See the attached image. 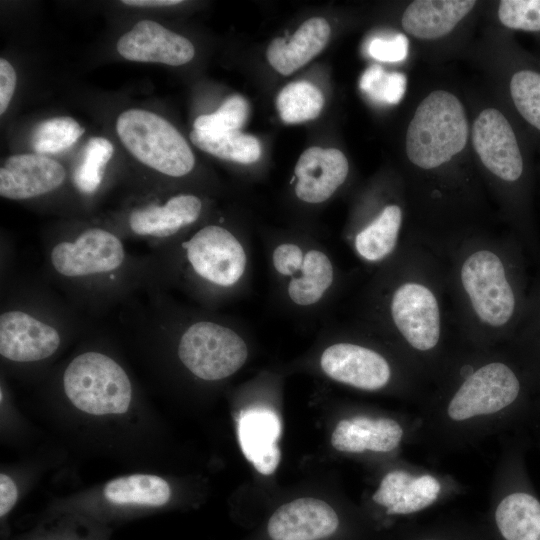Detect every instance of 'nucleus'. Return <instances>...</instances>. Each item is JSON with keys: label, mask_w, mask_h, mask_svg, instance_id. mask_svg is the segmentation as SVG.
Returning a JSON list of instances; mask_svg holds the SVG:
<instances>
[{"label": "nucleus", "mask_w": 540, "mask_h": 540, "mask_svg": "<svg viewBox=\"0 0 540 540\" xmlns=\"http://www.w3.org/2000/svg\"><path fill=\"white\" fill-rule=\"evenodd\" d=\"M113 152V145L103 137H92L88 140L82 161L73 175L74 184L79 191L91 194L98 189Z\"/></svg>", "instance_id": "cd10ccee"}, {"label": "nucleus", "mask_w": 540, "mask_h": 540, "mask_svg": "<svg viewBox=\"0 0 540 540\" xmlns=\"http://www.w3.org/2000/svg\"><path fill=\"white\" fill-rule=\"evenodd\" d=\"M408 52V40L398 34L392 38L376 37L368 45V53L376 60L383 62H398L406 58Z\"/></svg>", "instance_id": "c9c22d12"}, {"label": "nucleus", "mask_w": 540, "mask_h": 540, "mask_svg": "<svg viewBox=\"0 0 540 540\" xmlns=\"http://www.w3.org/2000/svg\"><path fill=\"white\" fill-rule=\"evenodd\" d=\"M335 276L329 255L319 248L308 249L301 271L288 280L286 294L298 307L316 305L333 287Z\"/></svg>", "instance_id": "412c9836"}, {"label": "nucleus", "mask_w": 540, "mask_h": 540, "mask_svg": "<svg viewBox=\"0 0 540 540\" xmlns=\"http://www.w3.org/2000/svg\"><path fill=\"white\" fill-rule=\"evenodd\" d=\"M124 260L121 240L101 228L87 229L73 241H62L50 253L53 268L65 277L109 273L118 269Z\"/></svg>", "instance_id": "1a4fd4ad"}, {"label": "nucleus", "mask_w": 540, "mask_h": 540, "mask_svg": "<svg viewBox=\"0 0 540 540\" xmlns=\"http://www.w3.org/2000/svg\"><path fill=\"white\" fill-rule=\"evenodd\" d=\"M281 425L270 409L253 408L243 411L238 420V438L241 449L255 469L270 475L277 469L281 453L278 438Z\"/></svg>", "instance_id": "f3484780"}, {"label": "nucleus", "mask_w": 540, "mask_h": 540, "mask_svg": "<svg viewBox=\"0 0 540 540\" xmlns=\"http://www.w3.org/2000/svg\"><path fill=\"white\" fill-rule=\"evenodd\" d=\"M475 4L472 0H416L406 7L401 25L415 38L438 39L449 34Z\"/></svg>", "instance_id": "aec40b11"}, {"label": "nucleus", "mask_w": 540, "mask_h": 540, "mask_svg": "<svg viewBox=\"0 0 540 540\" xmlns=\"http://www.w3.org/2000/svg\"><path fill=\"white\" fill-rule=\"evenodd\" d=\"M404 211L400 203H385L372 217L350 233V245L357 257L381 266L399 250L404 238Z\"/></svg>", "instance_id": "dca6fc26"}, {"label": "nucleus", "mask_w": 540, "mask_h": 540, "mask_svg": "<svg viewBox=\"0 0 540 540\" xmlns=\"http://www.w3.org/2000/svg\"><path fill=\"white\" fill-rule=\"evenodd\" d=\"M66 171L56 160L42 154H17L0 169V195L24 200L49 193L65 180Z\"/></svg>", "instance_id": "2eb2a0df"}, {"label": "nucleus", "mask_w": 540, "mask_h": 540, "mask_svg": "<svg viewBox=\"0 0 540 540\" xmlns=\"http://www.w3.org/2000/svg\"><path fill=\"white\" fill-rule=\"evenodd\" d=\"M508 89L520 118L540 135V71L527 65L518 66L510 76Z\"/></svg>", "instance_id": "a878e982"}, {"label": "nucleus", "mask_w": 540, "mask_h": 540, "mask_svg": "<svg viewBox=\"0 0 540 540\" xmlns=\"http://www.w3.org/2000/svg\"><path fill=\"white\" fill-rule=\"evenodd\" d=\"M63 389L78 410L95 416L125 413L132 401L131 381L110 356L87 351L66 367Z\"/></svg>", "instance_id": "39448f33"}, {"label": "nucleus", "mask_w": 540, "mask_h": 540, "mask_svg": "<svg viewBox=\"0 0 540 540\" xmlns=\"http://www.w3.org/2000/svg\"><path fill=\"white\" fill-rule=\"evenodd\" d=\"M170 484L152 474H130L110 480L103 488L104 498L114 505L161 507L171 498Z\"/></svg>", "instance_id": "5701e85b"}, {"label": "nucleus", "mask_w": 540, "mask_h": 540, "mask_svg": "<svg viewBox=\"0 0 540 540\" xmlns=\"http://www.w3.org/2000/svg\"><path fill=\"white\" fill-rule=\"evenodd\" d=\"M331 27L326 19L306 20L289 40L275 38L268 46L269 64L280 74L288 76L310 62L326 46Z\"/></svg>", "instance_id": "6ab92c4d"}, {"label": "nucleus", "mask_w": 540, "mask_h": 540, "mask_svg": "<svg viewBox=\"0 0 540 540\" xmlns=\"http://www.w3.org/2000/svg\"><path fill=\"white\" fill-rule=\"evenodd\" d=\"M535 337H540V273L529 288L525 314L513 340Z\"/></svg>", "instance_id": "f704fd0d"}, {"label": "nucleus", "mask_w": 540, "mask_h": 540, "mask_svg": "<svg viewBox=\"0 0 540 540\" xmlns=\"http://www.w3.org/2000/svg\"><path fill=\"white\" fill-rule=\"evenodd\" d=\"M460 383L447 406L455 421L500 412L518 401L533 381L528 369L522 372L503 358L485 359L464 369Z\"/></svg>", "instance_id": "20e7f679"}, {"label": "nucleus", "mask_w": 540, "mask_h": 540, "mask_svg": "<svg viewBox=\"0 0 540 540\" xmlns=\"http://www.w3.org/2000/svg\"><path fill=\"white\" fill-rule=\"evenodd\" d=\"M306 251L297 243L277 244L271 253V263L278 276L291 279L302 269Z\"/></svg>", "instance_id": "473e14b6"}, {"label": "nucleus", "mask_w": 540, "mask_h": 540, "mask_svg": "<svg viewBox=\"0 0 540 540\" xmlns=\"http://www.w3.org/2000/svg\"><path fill=\"white\" fill-rule=\"evenodd\" d=\"M497 14L500 23L511 30L540 32V0H503Z\"/></svg>", "instance_id": "2f4dec72"}, {"label": "nucleus", "mask_w": 540, "mask_h": 540, "mask_svg": "<svg viewBox=\"0 0 540 540\" xmlns=\"http://www.w3.org/2000/svg\"><path fill=\"white\" fill-rule=\"evenodd\" d=\"M436 252L445 263L454 326L463 337L478 346L511 342L530 288L527 253L517 236L475 228Z\"/></svg>", "instance_id": "f257e3e1"}, {"label": "nucleus", "mask_w": 540, "mask_h": 540, "mask_svg": "<svg viewBox=\"0 0 540 540\" xmlns=\"http://www.w3.org/2000/svg\"><path fill=\"white\" fill-rule=\"evenodd\" d=\"M191 142L200 150L215 157L251 164L261 156L259 140L239 130L222 133H206L193 129L190 133Z\"/></svg>", "instance_id": "b1692460"}, {"label": "nucleus", "mask_w": 540, "mask_h": 540, "mask_svg": "<svg viewBox=\"0 0 540 540\" xmlns=\"http://www.w3.org/2000/svg\"><path fill=\"white\" fill-rule=\"evenodd\" d=\"M59 332L51 325L19 310L0 316V354L14 362H35L53 355L60 346Z\"/></svg>", "instance_id": "f8f14e48"}, {"label": "nucleus", "mask_w": 540, "mask_h": 540, "mask_svg": "<svg viewBox=\"0 0 540 540\" xmlns=\"http://www.w3.org/2000/svg\"><path fill=\"white\" fill-rule=\"evenodd\" d=\"M339 518L325 501L305 497L280 506L270 517L272 540H322L337 530Z\"/></svg>", "instance_id": "ddd939ff"}, {"label": "nucleus", "mask_w": 540, "mask_h": 540, "mask_svg": "<svg viewBox=\"0 0 540 540\" xmlns=\"http://www.w3.org/2000/svg\"><path fill=\"white\" fill-rule=\"evenodd\" d=\"M294 173L296 196L303 202L319 204L344 184L349 163L340 150L315 146L300 155Z\"/></svg>", "instance_id": "4468645a"}, {"label": "nucleus", "mask_w": 540, "mask_h": 540, "mask_svg": "<svg viewBox=\"0 0 540 540\" xmlns=\"http://www.w3.org/2000/svg\"><path fill=\"white\" fill-rule=\"evenodd\" d=\"M412 475L405 471H391L387 473L377 491L373 494V500L387 509L401 500Z\"/></svg>", "instance_id": "72a5a7b5"}, {"label": "nucleus", "mask_w": 540, "mask_h": 540, "mask_svg": "<svg viewBox=\"0 0 540 540\" xmlns=\"http://www.w3.org/2000/svg\"><path fill=\"white\" fill-rule=\"evenodd\" d=\"M118 53L135 62L180 66L192 60L193 44L152 20H141L117 41Z\"/></svg>", "instance_id": "9b49d317"}, {"label": "nucleus", "mask_w": 540, "mask_h": 540, "mask_svg": "<svg viewBox=\"0 0 540 540\" xmlns=\"http://www.w3.org/2000/svg\"><path fill=\"white\" fill-rule=\"evenodd\" d=\"M249 105L240 95H232L213 113L203 114L194 121V129L206 133L239 130L247 120Z\"/></svg>", "instance_id": "c85d7f7f"}, {"label": "nucleus", "mask_w": 540, "mask_h": 540, "mask_svg": "<svg viewBox=\"0 0 540 540\" xmlns=\"http://www.w3.org/2000/svg\"><path fill=\"white\" fill-rule=\"evenodd\" d=\"M351 421L369 431L366 449L374 452H390L396 449L402 439L403 429L400 424L390 418H370L354 416Z\"/></svg>", "instance_id": "7c9ffc66"}, {"label": "nucleus", "mask_w": 540, "mask_h": 540, "mask_svg": "<svg viewBox=\"0 0 540 540\" xmlns=\"http://www.w3.org/2000/svg\"><path fill=\"white\" fill-rule=\"evenodd\" d=\"M359 86L370 98L397 104L406 89V77L397 72L387 73L381 66L373 65L362 75Z\"/></svg>", "instance_id": "c756f323"}, {"label": "nucleus", "mask_w": 540, "mask_h": 540, "mask_svg": "<svg viewBox=\"0 0 540 540\" xmlns=\"http://www.w3.org/2000/svg\"><path fill=\"white\" fill-rule=\"evenodd\" d=\"M185 256L193 274L217 288L237 286L247 271L244 244L220 225H206L193 234L185 243Z\"/></svg>", "instance_id": "6e6552de"}, {"label": "nucleus", "mask_w": 540, "mask_h": 540, "mask_svg": "<svg viewBox=\"0 0 540 540\" xmlns=\"http://www.w3.org/2000/svg\"><path fill=\"white\" fill-rule=\"evenodd\" d=\"M469 123L461 101L451 92H430L417 106L408 125L405 150L410 163L435 171L466 146Z\"/></svg>", "instance_id": "7ed1b4c3"}, {"label": "nucleus", "mask_w": 540, "mask_h": 540, "mask_svg": "<svg viewBox=\"0 0 540 540\" xmlns=\"http://www.w3.org/2000/svg\"><path fill=\"white\" fill-rule=\"evenodd\" d=\"M181 363L197 378L219 381L236 373L246 362L243 337L224 324L200 320L182 333L177 349Z\"/></svg>", "instance_id": "0eeeda50"}, {"label": "nucleus", "mask_w": 540, "mask_h": 540, "mask_svg": "<svg viewBox=\"0 0 540 540\" xmlns=\"http://www.w3.org/2000/svg\"><path fill=\"white\" fill-rule=\"evenodd\" d=\"M202 206L196 195L178 194L162 205L149 204L134 209L129 215V227L140 236L170 237L196 222Z\"/></svg>", "instance_id": "a211bd4d"}, {"label": "nucleus", "mask_w": 540, "mask_h": 540, "mask_svg": "<svg viewBox=\"0 0 540 540\" xmlns=\"http://www.w3.org/2000/svg\"><path fill=\"white\" fill-rule=\"evenodd\" d=\"M18 487L6 473L0 474V516L5 517L18 500Z\"/></svg>", "instance_id": "ea45409f"}, {"label": "nucleus", "mask_w": 540, "mask_h": 540, "mask_svg": "<svg viewBox=\"0 0 540 540\" xmlns=\"http://www.w3.org/2000/svg\"><path fill=\"white\" fill-rule=\"evenodd\" d=\"M16 72L4 58L0 59V114L7 110L16 86Z\"/></svg>", "instance_id": "58836bf2"}, {"label": "nucleus", "mask_w": 540, "mask_h": 540, "mask_svg": "<svg viewBox=\"0 0 540 540\" xmlns=\"http://www.w3.org/2000/svg\"><path fill=\"white\" fill-rule=\"evenodd\" d=\"M85 129L71 117H54L40 122L31 136V144L38 154L58 153L71 147Z\"/></svg>", "instance_id": "bb28decb"}, {"label": "nucleus", "mask_w": 540, "mask_h": 540, "mask_svg": "<svg viewBox=\"0 0 540 540\" xmlns=\"http://www.w3.org/2000/svg\"><path fill=\"white\" fill-rule=\"evenodd\" d=\"M320 367L332 380L366 391L385 388L393 376L389 360L380 351L354 341H340L325 348Z\"/></svg>", "instance_id": "9d476101"}, {"label": "nucleus", "mask_w": 540, "mask_h": 540, "mask_svg": "<svg viewBox=\"0 0 540 540\" xmlns=\"http://www.w3.org/2000/svg\"><path fill=\"white\" fill-rule=\"evenodd\" d=\"M179 0H124L123 4L139 7H163L181 3Z\"/></svg>", "instance_id": "a19ab883"}, {"label": "nucleus", "mask_w": 540, "mask_h": 540, "mask_svg": "<svg viewBox=\"0 0 540 540\" xmlns=\"http://www.w3.org/2000/svg\"><path fill=\"white\" fill-rule=\"evenodd\" d=\"M331 444L340 452L361 453L366 450L365 441L349 431L348 419H343L338 422L332 432Z\"/></svg>", "instance_id": "4c0bfd02"}, {"label": "nucleus", "mask_w": 540, "mask_h": 540, "mask_svg": "<svg viewBox=\"0 0 540 540\" xmlns=\"http://www.w3.org/2000/svg\"><path fill=\"white\" fill-rule=\"evenodd\" d=\"M276 106L285 123L297 124L317 118L324 106V97L312 83L296 81L282 88Z\"/></svg>", "instance_id": "393cba45"}, {"label": "nucleus", "mask_w": 540, "mask_h": 540, "mask_svg": "<svg viewBox=\"0 0 540 540\" xmlns=\"http://www.w3.org/2000/svg\"><path fill=\"white\" fill-rule=\"evenodd\" d=\"M363 320V327L413 354L438 352L449 327H455L441 255L411 234L404 237L370 284Z\"/></svg>", "instance_id": "f03ea898"}, {"label": "nucleus", "mask_w": 540, "mask_h": 540, "mask_svg": "<svg viewBox=\"0 0 540 540\" xmlns=\"http://www.w3.org/2000/svg\"><path fill=\"white\" fill-rule=\"evenodd\" d=\"M495 522L504 540H540V501L528 491H513L498 504Z\"/></svg>", "instance_id": "4be33fe9"}, {"label": "nucleus", "mask_w": 540, "mask_h": 540, "mask_svg": "<svg viewBox=\"0 0 540 540\" xmlns=\"http://www.w3.org/2000/svg\"><path fill=\"white\" fill-rule=\"evenodd\" d=\"M534 383L540 384V337L513 340Z\"/></svg>", "instance_id": "e433bc0d"}, {"label": "nucleus", "mask_w": 540, "mask_h": 540, "mask_svg": "<svg viewBox=\"0 0 540 540\" xmlns=\"http://www.w3.org/2000/svg\"><path fill=\"white\" fill-rule=\"evenodd\" d=\"M117 134L141 163L168 176L182 177L194 167L191 148L180 132L163 117L142 109L122 112Z\"/></svg>", "instance_id": "423d86ee"}]
</instances>
